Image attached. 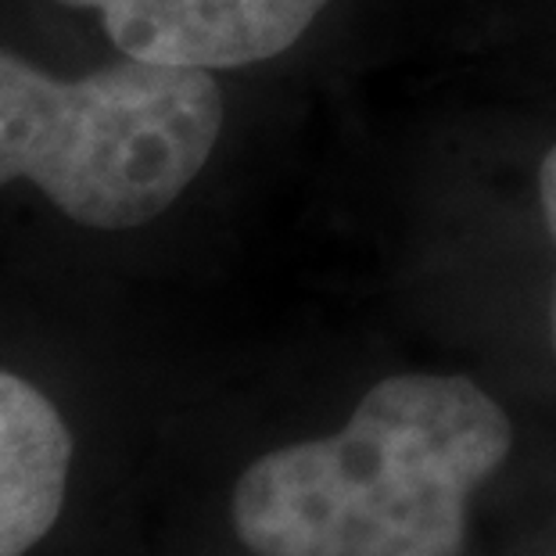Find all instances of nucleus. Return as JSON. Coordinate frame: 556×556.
<instances>
[{"mask_svg": "<svg viewBox=\"0 0 556 556\" xmlns=\"http://www.w3.org/2000/svg\"><path fill=\"white\" fill-rule=\"evenodd\" d=\"M514 424L464 374H395L327 438L258 456L233 489L255 556H459L467 506Z\"/></svg>", "mask_w": 556, "mask_h": 556, "instance_id": "nucleus-1", "label": "nucleus"}, {"mask_svg": "<svg viewBox=\"0 0 556 556\" xmlns=\"http://www.w3.org/2000/svg\"><path fill=\"white\" fill-rule=\"evenodd\" d=\"M223 93L205 68L123 58L54 79L0 51V187L29 180L93 230L159 219L205 169Z\"/></svg>", "mask_w": 556, "mask_h": 556, "instance_id": "nucleus-2", "label": "nucleus"}, {"mask_svg": "<svg viewBox=\"0 0 556 556\" xmlns=\"http://www.w3.org/2000/svg\"><path fill=\"white\" fill-rule=\"evenodd\" d=\"M101 11L126 58L169 68H241L277 58L327 0H62Z\"/></svg>", "mask_w": 556, "mask_h": 556, "instance_id": "nucleus-3", "label": "nucleus"}, {"mask_svg": "<svg viewBox=\"0 0 556 556\" xmlns=\"http://www.w3.org/2000/svg\"><path fill=\"white\" fill-rule=\"evenodd\" d=\"M73 434L51 399L0 370V556H26L65 506Z\"/></svg>", "mask_w": 556, "mask_h": 556, "instance_id": "nucleus-4", "label": "nucleus"}, {"mask_svg": "<svg viewBox=\"0 0 556 556\" xmlns=\"http://www.w3.org/2000/svg\"><path fill=\"white\" fill-rule=\"evenodd\" d=\"M539 198H542V216H546V230L556 244V144L546 151L539 169ZM549 341L556 352V280H553V302H549Z\"/></svg>", "mask_w": 556, "mask_h": 556, "instance_id": "nucleus-5", "label": "nucleus"}]
</instances>
